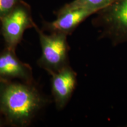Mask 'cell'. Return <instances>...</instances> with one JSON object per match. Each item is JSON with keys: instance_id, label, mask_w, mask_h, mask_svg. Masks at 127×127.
<instances>
[{"instance_id": "cell-1", "label": "cell", "mask_w": 127, "mask_h": 127, "mask_svg": "<svg viewBox=\"0 0 127 127\" xmlns=\"http://www.w3.org/2000/svg\"><path fill=\"white\" fill-rule=\"evenodd\" d=\"M44 102L40 93L30 83L0 79V113L12 125H27Z\"/></svg>"}, {"instance_id": "cell-2", "label": "cell", "mask_w": 127, "mask_h": 127, "mask_svg": "<svg viewBox=\"0 0 127 127\" xmlns=\"http://www.w3.org/2000/svg\"><path fill=\"white\" fill-rule=\"evenodd\" d=\"M98 13L94 23L101 28V38L113 45L127 42V0H115Z\"/></svg>"}, {"instance_id": "cell-3", "label": "cell", "mask_w": 127, "mask_h": 127, "mask_svg": "<svg viewBox=\"0 0 127 127\" xmlns=\"http://www.w3.org/2000/svg\"><path fill=\"white\" fill-rule=\"evenodd\" d=\"M39 36L41 48V56L38 64L50 74L57 72L68 64L67 35L61 33L46 34L35 24Z\"/></svg>"}, {"instance_id": "cell-4", "label": "cell", "mask_w": 127, "mask_h": 127, "mask_svg": "<svg viewBox=\"0 0 127 127\" xmlns=\"http://www.w3.org/2000/svg\"><path fill=\"white\" fill-rule=\"evenodd\" d=\"M0 23L6 48L14 51L23 38L25 30L35 25L30 7L21 0L3 17Z\"/></svg>"}, {"instance_id": "cell-5", "label": "cell", "mask_w": 127, "mask_h": 127, "mask_svg": "<svg viewBox=\"0 0 127 127\" xmlns=\"http://www.w3.org/2000/svg\"><path fill=\"white\" fill-rule=\"evenodd\" d=\"M51 90L54 102L58 109L67 104L75 90L77 74L69 65L51 74Z\"/></svg>"}, {"instance_id": "cell-6", "label": "cell", "mask_w": 127, "mask_h": 127, "mask_svg": "<svg viewBox=\"0 0 127 127\" xmlns=\"http://www.w3.org/2000/svg\"><path fill=\"white\" fill-rule=\"evenodd\" d=\"M14 78L30 83L32 79V68L18 59L15 51L6 48L0 53V79Z\"/></svg>"}, {"instance_id": "cell-7", "label": "cell", "mask_w": 127, "mask_h": 127, "mask_svg": "<svg viewBox=\"0 0 127 127\" xmlns=\"http://www.w3.org/2000/svg\"><path fill=\"white\" fill-rule=\"evenodd\" d=\"M96 12L94 9L77 8L58 13L54 21L46 24V28L51 33H61L68 35L85 19Z\"/></svg>"}, {"instance_id": "cell-8", "label": "cell", "mask_w": 127, "mask_h": 127, "mask_svg": "<svg viewBox=\"0 0 127 127\" xmlns=\"http://www.w3.org/2000/svg\"><path fill=\"white\" fill-rule=\"evenodd\" d=\"M115 1V0H74L72 2L65 5L58 11L57 14L77 8L91 9L98 12Z\"/></svg>"}, {"instance_id": "cell-9", "label": "cell", "mask_w": 127, "mask_h": 127, "mask_svg": "<svg viewBox=\"0 0 127 127\" xmlns=\"http://www.w3.org/2000/svg\"><path fill=\"white\" fill-rule=\"evenodd\" d=\"M21 0H0V21Z\"/></svg>"}, {"instance_id": "cell-10", "label": "cell", "mask_w": 127, "mask_h": 127, "mask_svg": "<svg viewBox=\"0 0 127 127\" xmlns=\"http://www.w3.org/2000/svg\"><path fill=\"white\" fill-rule=\"evenodd\" d=\"M0 126H1V120H0Z\"/></svg>"}]
</instances>
